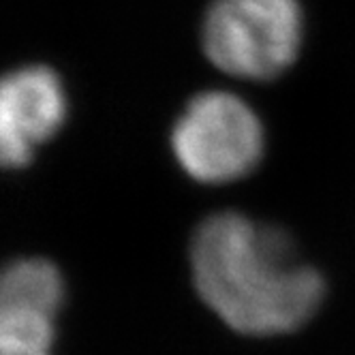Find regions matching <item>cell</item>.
Segmentation results:
<instances>
[{"instance_id": "3957f363", "label": "cell", "mask_w": 355, "mask_h": 355, "mask_svg": "<svg viewBox=\"0 0 355 355\" xmlns=\"http://www.w3.org/2000/svg\"><path fill=\"white\" fill-rule=\"evenodd\" d=\"M171 148L175 161L197 182H232L261 159V122L236 94L201 92L178 118Z\"/></svg>"}, {"instance_id": "277c9868", "label": "cell", "mask_w": 355, "mask_h": 355, "mask_svg": "<svg viewBox=\"0 0 355 355\" xmlns=\"http://www.w3.org/2000/svg\"><path fill=\"white\" fill-rule=\"evenodd\" d=\"M67 120V94L47 67H24L0 86V157L7 167H24L35 148L52 139Z\"/></svg>"}, {"instance_id": "7a4b0ae2", "label": "cell", "mask_w": 355, "mask_h": 355, "mask_svg": "<svg viewBox=\"0 0 355 355\" xmlns=\"http://www.w3.org/2000/svg\"><path fill=\"white\" fill-rule=\"evenodd\" d=\"M206 56L225 73L272 80L297 56V0H214L204 19Z\"/></svg>"}, {"instance_id": "5b68a950", "label": "cell", "mask_w": 355, "mask_h": 355, "mask_svg": "<svg viewBox=\"0 0 355 355\" xmlns=\"http://www.w3.org/2000/svg\"><path fill=\"white\" fill-rule=\"evenodd\" d=\"M58 311L28 302H0V355H52Z\"/></svg>"}, {"instance_id": "6da1fadb", "label": "cell", "mask_w": 355, "mask_h": 355, "mask_svg": "<svg viewBox=\"0 0 355 355\" xmlns=\"http://www.w3.org/2000/svg\"><path fill=\"white\" fill-rule=\"evenodd\" d=\"M195 287L240 334H285L306 323L323 300V278L295 259L291 240L236 212L199 225L191 244Z\"/></svg>"}]
</instances>
